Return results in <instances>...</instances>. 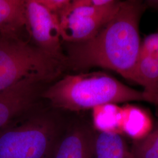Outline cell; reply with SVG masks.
I'll use <instances>...</instances> for the list:
<instances>
[{
    "label": "cell",
    "mask_w": 158,
    "mask_h": 158,
    "mask_svg": "<svg viewBox=\"0 0 158 158\" xmlns=\"http://www.w3.org/2000/svg\"><path fill=\"white\" fill-rule=\"evenodd\" d=\"M31 110L0 131V158H52L67 125L55 112Z\"/></svg>",
    "instance_id": "obj_3"
},
{
    "label": "cell",
    "mask_w": 158,
    "mask_h": 158,
    "mask_svg": "<svg viewBox=\"0 0 158 158\" xmlns=\"http://www.w3.org/2000/svg\"><path fill=\"white\" fill-rule=\"evenodd\" d=\"M93 126L98 132L121 134L123 108L117 104L108 103L93 108Z\"/></svg>",
    "instance_id": "obj_13"
},
{
    "label": "cell",
    "mask_w": 158,
    "mask_h": 158,
    "mask_svg": "<svg viewBox=\"0 0 158 158\" xmlns=\"http://www.w3.org/2000/svg\"><path fill=\"white\" fill-rule=\"evenodd\" d=\"M145 3L147 6V8L149 7H152L153 8L158 9V1H146Z\"/></svg>",
    "instance_id": "obj_17"
},
{
    "label": "cell",
    "mask_w": 158,
    "mask_h": 158,
    "mask_svg": "<svg viewBox=\"0 0 158 158\" xmlns=\"http://www.w3.org/2000/svg\"><path fill=\"white\" fill-rule=\"evenodd\" d=\"M96 135L87 123L67 125L52 158H95Z\"/></svg>",
    "instance_id": "obj_8"
},
{
    "label": "cell",
    "mask_w": 158,
    "mask_h": 158,
    "mask_svg": "<svg viewBox=\"0 0 158 158\" xmlns=\"http://www.w3.org/2000/svg\"><path fill=\"white\" fill-rule=\"evenodd\" d=\"M95 158H134L124 138L115 133L96 132Z\"/></svg>",
    "instance_id": "obj_12"
},
{
    "label": "cell",
    "mask_w": 158,
    "mask_h": 158,
    "mask_svg": "<svg viewBox=\"0 0 158 158\" xmlns=\"http://www.w3.org/2000/svg\"><path fill=\"white\" fill-rule=\"evenodd\" d=\"M60 70L58 58L30 45L19 35L0 34V91L24 79L51 80Z\"/></svg>",
    "instance_id": "obj_4"
},
{
    "label": "cell",
    "mask_w": 158,
    "mask_h": 158,
    "mask_svg": "<svg viewBox=\"0 0 158 158\" xmlns=\"http://www.w3.org/2000/svg\"><path fill=\"white\" fill-rule=\"evenodd\" d=\"M37 1L44 6L48 11L59 15L70 4V0H37Z\"/></svg>",
    "instance_id": "obj_16"
},
{
    "label": "cell",
    "mask_w": 158,
    "mask_h": 158,
    "mask_svg": "<svg viewBox=\"0 0 158 158\" xmlns=\"http://www.w3.org/2000/svg\"><path fill=\"white\" fill-rule=\"evenodd\" d=\"M27 28L40 49L60 59L62 39L57 15L48 11L37 0L26 1Z\"/></svg>",
    "instance_id": "obj_6"
},
{
    "label": "cell",
    "mask_w": 158,
    "mask_h": 158,
    "mask_svg": "<svg viewBox=\"0 0 158 158\" xmlns=\"http://www.w3.org/2000/svg\"><path fill=\"white\" fill-rule=\"evenodd\" d=\"M131 150L134 158H158V122L148 135L135 141Z\"/></svg>",
    "instance_id": "obj_14"
},
{
    "label": "cell",
    "mask_w": 158,
    "mask_h": 158,
    "mask_svg": "<svg viewBox=\"0 0 158 158\" xmlns=\"http://www.w3.org/2000/svg\"><path fill=\"white\" fill-rule=\"evenodd\" d=\"M139 55L148 57L158 64V32L148 35L142 40Z\"/></svg>",
    "instance_id": "obj_15"
},
{
    "label": "cell",
    "mask_w": 158,
    "mask_h": 158,
    "mask_svg": "<svg viewBox=\"0 0 158 158\" xmlns=\"http://www.w3.org/2000/svg\"><path fill=\"white\" fill-rule=\"evenodd\" d=\"M147 9L143 1H121L115 14L94 37L70 47L74 69L104 68L130 80L139 55V23Z\"/></svg>",
    "instance_id": "obj_1"
},
{
    "label": "cell",
    "mask_w": 158,
    "mask_h": 158,
    "mask_svg": "<svg viewBox=\"0 0 158 158\" xmlns=\"http://www.w3.org/2000/svg\"><path fill=\"white\" fill-rule=\"evenodd\" d=\"M40 83L24 79L0 91V131L32 109Z\"/></svg>",
    "instance_id": "obj_7"
},
{
    "label": "cell",
    "mask_w": 158,
    "mask_h": 158,
    "mask_svg": "<svg viewBox=\"0 0 158 158\" xmlns=\"http://www.w3.org/2000/svg\"><path fill=\"white\" fill-rule=\"evenodd\" d=\"M121 2L100 7L93 6L91 0L71 1L57 15L62 39L75 44L92 38L115 14Z\"/></svg>",
    "instance_id": "obj_5"
},
{
    "label": "cell",
    "mask_w": 158,
    "mask_h": 158,
    "mask_svg": "<svg viewBox=\"0 0 158 158\" xmlns=\"http://www.w3.org/2000/svg\"><path fill=\"white\" fill-rule=\"evenodd\" d=\"M123 108L122 132L135 141L145 138L153 128L152 120L145 110L134 105Z\"/></svg>",
    "instance_id": "obj_10"
},
{
    "label": "cell",
    "mask_w": 158,
    "mask_h": 158,
    "mask_svg": "<svg viewBox=\"0 0 158 158\" xmlns=\"http://www.w3.org/2000/svg\"><path fill=\"white\" fill-rule=\"evenodd\" d=\"M25 27L26 1L0 0V34L19 35Z\"/></svg>",
    "instance_id": "obj_11"
},
{
    "label": "cell",
    "mask_w": 158,
    "mask_h": 158,
    "mask_svg": "<svg viewBox=\"0 0 158 158\" xmlns=\"http://www.w3.org/2000/svg\"><path fill=\"white\" fill-rule=\"evenodd\" d=\"M130 81L141 85L148 102L158 106V64L148 57L139 55Z\"/></svg>",
    "instance_id": "obj_9"
},
{
    "label": "cell",
    "mask_w": 158,
    "mask_h": 158,
    "mask_svg": "<svg viewBox=\"0 0 158 158\" xmlns=\"http://www.w3.org/2000/svg\"><path fill=\"white\" fill-rule=\"evenodd\" d=\"M56 108L79 111L105 104L148 102L142 91L102 72L67 75L42 94Z\"/></svg>",
    "instance_id": "obj_2"
}]
</instances>
